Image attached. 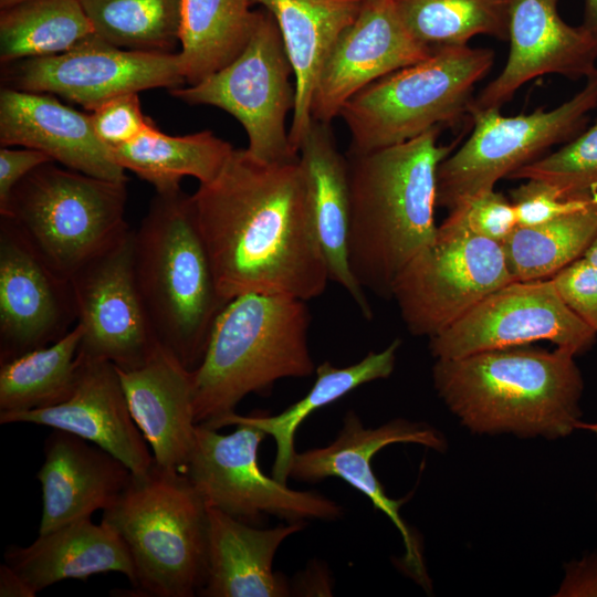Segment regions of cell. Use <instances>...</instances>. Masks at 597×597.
Masks as SVG:
<instances>
[{
  "label": "cell",
  "mask_w": 597,
  "mask_h": 597,
  "mask_svg": "<svg viewBox=\"0 0 597 597\" xmlns=\"http://www.w3.org/2000/svg\"><path fill=\"white\" fill-rule=\"evenodd\" d=\"M217 287L310 301L329 280L298 159L272 164L233 149L216 179L190 196Z\"/></svg>",
  "instance_id": "6da1fadb"
},
{
  "label": "cell",
  "mask_w": 597,
  "mask_h": 597,
  "mask_svg": "<svg viewBox=\"0 0 597 597\" xmlns=\"http://www.w3.org/2000/svg\"><path fill=\"white\" fill-rule=\"evenodd\" d=\"M441 128L347 157L348 263L357 283L383 298H391L398 274L436 238L437 171L454 148L439 143Z\"/></svg>",
  "instance_id": "7a4b0ae2"
},
{
  "label": "cell",
  "mask_w": 597,
  "mask_h": 597,
  "mask_svg": "<svg viewBox=\"0 0 597 597\" xmlns=\"http://www.w3.org/2000/svg\"><path fill=\"white\" fill-rule=\"evenodd\" d=\"M575 354L526 346L436 359L433 387L479 434L557 439L578 429L584 381Z\"/></svg>",
  "instance_id": "3957f363"
},
{
  "label": "cell",
  "mask_w": 597,
  "mask_h": 597,
  "mask_svg": "<svg viewBox=\"0 0 597 597\" xmlns=\"http://www.w3.org/2000/svg\"><path fill=\"white\" fill-rule=\"evenodd\" d=\"M306 301L248 293L229 301L211 328L205 355L191 370L196 423L232 412L250 394L283 378L315 373Z\"/></svg>",
  "instance_id": "277c9868"
},
{
  "label": "cell",
  "mask_w": 597,
  "mask_h": 597,
  "mask_svg": "<svg viewBox=\"0 0 597 597\" xmlns=\"http://www.w3.org/2000/svg\"><path fill=\"white\" fill-rule=\"evenodd\" d=\"M134 273L159 344L196 369L227 303L181 188L156 192L134 231Z\"/></svg>",
  "instance_id": "5b68a950"
},
{
  "label": "cell",
  "mask_w": 597,
  "mask_h": 597,
  "mask_svg": "<svg viewBox=\"0 0 597 597\" xmlns=\"http://www.w3.org/2000/svg\"><path fill=\"white\" fill-rule=\"evenodd\" d=\"M102 522L125 543L136 591L155 597H192L208 567V506L181 472L153 467L132 478L103 510Z\"/></svg>",
  "instance_id": "8992f818"
},
{
  "label": "cell",
  "mask_w": 597,
  "mask_h": 597,
  "mask_svg": "<svg viewBox=\"0 0 597 597\" xmlns=\"http://www.w3.org/2000/svg\"><path fill=\"white\" fill-rule=\"evenodd\" d=\"M493 62L490 49L448 46L373 82L339 112L350 137L348 155L398 145L457 122L469 112L474 85Z\"/></svg>",
  "instance_id": "52a82bcc"
},
{
  "label": "cell",
  "mask_w": 597,
  "mask_h": 597,
  "mask_svg": "<svg viewBox=\"0 0 597 597\" xmlns=\"http://www.w3.org/2000/svg\"><path fill=\"white\" fill-rule=\"evenodd\" d=\"M126 184L48 161L15 186L0 216L10 218L49 265L70 279L130 230Z\"/></svg>",
  "instance_id": "ba28073f"
},
{
  "label": "cell",
  "mask_w": 597,
  "mask_h": 597,
  "mask_svg": "<svg viewBox=\"0 0 597 597\" xmlns=\"http://www.w3.org/2000/svg\"><path fill=\"white\" fill-rule=\"evenodd\" d=\"M596 107L597 69L576 95L551 111L540 107L516 116L501 115L500 109L470 113L471 135L438 167L437 206L450 211L494 189L501 178L538 159L549 147L578 136Z\"/></svg>",
  "instance_id": "9c48e42d"
},
{
  "label": "cell",
  "mask_w": 597,
  "mask_h": 597,
  "mask_svg": "<svg viewBox=\"0 0 597 597\" xmlns=\"http://www.w3.org/2000/svg\"><path fill=\"white\" fill-rule=\"evenodd\" d=\"M293 67L272 15L259 11L253 33L231 63L202 81L170 90L190 105H209L232 115L248 135V150L274 164L298 159L286 118L295 106Z\"/></svg>",
  "instance_id": "30bf717a"
},
{
  "label": "cell",
  "mask_w": 597,
  "mask_h": 597,
  "mask_svg": "<svg viewBox=\"0 0 597 597\" xmlns=\"http://www.w3.org/2000/svg\"><path fill=\"white\" fill-rule=\"evenodd\" d=\"M512 281L501 244L446 219L398 274L391 298L407 329L430 338Z\"/></svg>",
  "instance_id": "8fae6325"
},
{
  "label": "cell",
  "mask_w": 597,
  "mask_h": 597,
  "mask_svg": "<svg viewBox=\"0 0 597 597\" xmlns=\"http://www.w3.org/2000/svg\"><path fill=\"white\" fill-rule=\"evenodd\" d=\"M222 434L197 425L195 442L185 474L208 507L252 524L265 515L286 522L335 521L343 506L313 491L290 489L262 472L258 451L266 433L250 425H238Z\"/></svg>",
  "instance_id": "7c38bea8"
},
{
  "label": "cell",
  "mask_w": 597,
  "mask_h": 597,
  "mask_svg": "<svg viewBox=\"0 0 597 597\" xmlns=\"http://www.w3.org/2000/svg\"><path fill=\"white\" fill-rule=\"evenodd\" d=\"M597 334L562 300L552 279L512 281L429 338L434 359L547 341L579 355Z\"/></svg>",
  "instance_id": "4fadbf2b"
},
{
  "label": "cell",
  "mask_w": 597,
  "mask_h": 597,
  "mask_svg": "<svg viewBox=\"0 0 597 597\" xmlns=\"http://www.w3.org/2000/svg\"><path fill=\"white\" fill-rule=\"evenodd\" d=\"M1 81L9 88L59 95L91 112L118 95L186 84L178 53L119 49L95 34L60 54L3 64Z\"/></svg>",
  "instance_id": "5bb4252c"
},
{
  "label": "cell",
  "mask_w": 597,
  "mask_h": 597,
  "mask_svg": "<svg viewBox=\"0 0 597 597\" xmlns=\"http://www.w3.org/2000/svg\"><path fill=\"white\" fill-rule=\"evenodd\" d=\"M82 338L77 355L136 368L160 345L134 273V231L90 260L71 277Z\"/></svg>",
  "instance_id": "9a60e30c"
},
{
  "label": "cell",
  "mask_w": 597,
  "mask_h": 597,
  "mask_svg": "<svg viewBox=\"0 0 597 597\" xmlns=\"http://www.w3.org/2000/svg\"><path fill=\"white\" fill-rule=\"evenodd\" d=\"M394 443H415L438 452L447 449L443 434L426 422L392 419L376 428H366L360 417L349 410L336 438L324 447L296 452L290 478L302 482H318L337 478L363 493L399 531L405 554L398 567L425 590H431V580L423 561L419 537L400 515L408 496L394 500L387 495L375 475L371 459L383 448Z\"/></svg>",
  "instance_id": "2e32d148"
},
{
  "label": "cell",
  "mask_w": 597,
  "mask_h": 597,
  "mask_svg": "<svg viewBox=\"0 0 597 597\" xmlns=\"http://www.w3.org/2000/svg\"><path fill=\"white\" fill-rule=\"evenodd\" d=\"M77 323L70 279L0 217V363L54 343Z\"/></svg>",
  "instance_id": "e0dca14e"
},
{
  "label": "cell",
  "mask_w": 597,
  "mask_h": 597,
  "mask_svg": "<svg viewBox=\"0 0 597 597\" xmlns=\"http://www.w3.org/2000/svg\"><path fill=\"white\" fill-rule=\"evenodd\" d=\"M432 52L407 29L394 0H364L358 15L322 65L312 98V118L332 124L356 93Z\"/></svg>",
  "instance_id": "ac0fdd59"
},
{
  "label": "cell",
  "mask_w": 597,
  "mask_h": 597,
  "mask_svg": "<svg viewBox=\"0 0 597 597\" xmlns=\"http://www.w3.org/2000/svg\"><path fill=\"white\" fill-rule=\"evenodd\" d=\"M558 0H512L510 53L502 72L472 98L469 114L500 109L526 82L546 74L587 78L597 67V38L561 18Z\"/></svg>",
  "instance_id": "d6986e66"
},
{
  "label": "cell",
  "mask_w": 597,
  "mask_h": 597,
  "mask_svg": "<svg viewBox=\"0 0 597 597\" xmlns=\"http://www.w3.org/2000/svg\"><path fill=\"white\" fill-rule=\"evenodd\" d=\"M76 380L62 402L22 412L0 413V423H33L85 439L140 474L154 464L147 441L135 423L116 366L77 355Z\"/></svg>",
  "instance_id": "ffe728a7"
},
{
  "label": "cell",
  "mask_w": 597,
  "mask_h": 597,
  "mask_svg": "<svg viewBox=\"0 0 597 597\" xmlns=\"http://www.w3.org/2000/svg\"><path fill=\"white\" fill-rule=\"evenodd\" d=\"M0 144L42 151L54 163L93 177L128 180L109 147L95 134L91 115L59 102L52 94L2 86Z\"/></svg>",
  "instance_id": "44dd1931"
},
{
  "label": "cell",
  "mask_w": 597,
  "mask_h": 597,
  "mask_svg": "<svg viewBox=\"0 0 597 597\" xmlns=\"http://www.w3.org/2000/svg\"><path fill=\"white\" fill-rule=\"evenodd\" d=\"M117 371L132 417L153 450L154 462L182 473L197 427L191 370L159 345L143 365Z\"/></svg>",
  "instance_id": "7402d4cb"
},
{
  "label": "cell",
  "mask_w": 597,
  "mask_h": 597,
  "mask_svg": "<svg viewBox=\"0 0 597 597\" xmlns=\"http://www.w3.org/2000/svg\"><path fill=\"white\" fill-rule=\"evenodd\" d=\"M132 474L101 447L54 429L45 440L44 462L36 474L43 502L39 534L105 510L124 491Z\"/></svg>",
  "instance_id": "603a6c76"
},
{
  "label": "cell",
  "mask_w": 597,
  "mask_h": 597,
  "mask_svg": "<svg viewBox=\"0 0 597 597\" xmlns=\"http://www.w3.org/2000/svg\"><path fill=\"white\" fill-rule=\"evenodd\" d=\"M317 240L329 280L353 298L362 315L370 320L371 306L348 263L349 227L348 159L337 148L331 124L313 119L298 147Z\"/></svg>",
  "instance_id": "cb8c5ba5"
},
{
  "label": "cell",
  "mask_w": 597,
  "mask_h": 597,
  "mask_svg": "<svg viewBox=\"0 0 597 597\" xmlns=\"http://www.w3.org/2000/svg\"><path fill=\"white\" fill-rule=\"evenodd\" d=\"M208 567L199 595L206 597H284L286 578L273 570L281 544L305 527L287 522L258 528L220 510L208 507Z\"/></svg>",
  "instance_id": "d4e9b609"
},
{
  "label": "cell",
  "mask_w": 597,
  "mask_h": 597,
  "mask_svg": "<svg viewBox=\"0 0 597 597\" xmlns=\"http://www.w3.org/2000/svg\"><path fill=\"white\" fill-rule=\"evenodd\" d=\"M276 22L294 72L295 106L289 127L293 149L306 135L320 71L342 32L356 19L364 0H252Z\"/></svg>",
  "instance_id": "484cf974"
},
{
  "label": "cell",
  "mask_w": 597,
  "mask_h": 597,
  "mask_svg": "<svg viewBox=\"0 0 597 597\" xmlns=\"http://www.w3.org/2000/svg\"><path fill=\"white\" fill-rule=\"evenodd\" d=\"M4 563L15 570L36 593L64 579H86L117 572L133 584L135 570L128 549L119 535L101 521L91 517L67 523L39 534L30 545L6 549Z\"/></svg>",
  "instance_id": "4316f807"
},
{
  "label": "cell",
  "mask_w": 597,
  "mask_h": 597,
  "mask_svg": "<svg viewBox=\"0 0 597 597\" xmlns=\"http://www.w3.org/2000/svg\"><path fill=\"white\" fill-rule=\"evenodd\" d=\"M400 345L401 341L395 338L383 350L370 352L347 367H336L329 362L322 363L315 369L316 379L307 394L277 415L242 416L232 412L201 425L217 430L227 426L250 425L271 436L276 447L272 476L286 484L296 453L294 439L302 422L314 411L337 401L356 388L388 378L395 369Z\"/></svg>",
  "instance_id": "83f0119b"
},
{
  "label": "cell",
  "mask_w": 597,
  "mask_h": 597,
  "mask_svg": "<svg viewBox=\"0 0 597 597\" xmlns=\"http://www.w3.org/2000/svg\"><path fill=\"white\" fill-rule=\"evenodd\" d=\"M109 149L125 170L150 184L156 192H166L179 189L187 176L199 185L212 181L234 148L210 130L172 136L153 123L134 140Z\"/></svg>",
  "instance_id": "f1b7e54d"
},
{
  "label": "cell",
  "mask_w": 597,
  "mask_h": 597,
  "mask_svg": "<svg viewBox=\"0 0 597 597\" xmlns=\"http://www.w3.org/2000/svg\"><path fill=\"white\" fill-rule=\"evenodd\" d=\"M252 0H184L178 53L186 84L231 63L247 46L259 11Z\"/></svg>",
  "instance_id": "f546056e"
},
{
  "label": "cell",
  "mask_w": 597,
  "mask_h": 597,
  "mask_svg": "<svg viewBox=\"0 0 597 597\" xmlns=\"http://www.w3.org/2000/svg\"><path fill=\"white\" fill-rule=\"evenodd\" d=\"M94 34L78 0H21L0 9V61L60 54Z\"/></svg>",
  "instance_id": "4dcf8cb0"
},
{
  "label": "cell",
  "mask_w": 597,
  "mask_h": 597,
  "mask_svg": "<svg viewBox=\"0 0 597 597\" xmlns=\"http://www.w3.org/2000/svg\"><path fill=\"white\" fill-rule=\"evenodd\" d=\"M82 327L46 346L0 363V413L22 412L64 401L77 374Z\"/></svg>",
  "instance_id": "1f68e13d"
},
{
  "label": "cell",
  "mask_w": 597,
  "mask_h": 597,
  "mask_svg": "<svg viewBox=\"0 0 597 597\" xmlns=\"http://www.w3.org/2000/svg\"><path fill=\"white\" fill-rule=\"evenodd\" d=\"M597 234V199L535 226H517L502 244L516 281L551 279L584 255Z\"/></svg>",
  "instance_id": "d6a6232c"
},
{
  "label": "cell",
  "mask_w": 597,
  "mask_h": 597,
  "mask_svg": "<svg viewBox=\"0 0 597 597\" xmlns=\"http://www.w3.org/2000/svg\"><path fill=\"white\" fill-rule=\"evenodd\" d=\"M410 33L431 51L483 34L509 39L512 0H394Z\"/></svg>",
  "instance_id": "836d02e7"
},
{
  "label": "cell",
  "mask_w": 597,
  "mask_h": 597,
  "mask_svg": "<svg viewBox=\"0 0 597 597\" xmlns=\"http://www.w3.org/2000/svg\"><path fill=\"white\" fill-rule=\"evenodd\" d=\"M94 33L125 50L174 53L184 0H78Z\"/></svg>",
  "instance_id": "e575fe53"
},
{
  "label": "cell",
  "mask_w": 597,
  "mask_h": 597,
  "mask_svg": "<svg viewBox=\"0 0 597 597\" xmlns=\"http://www.w3.org/2000/svg\"><path fill=\"white\" fill-rule=\"evenodd\" d=\"M507 178L546 182L565 198L596 195L597 117L564 147L521 167Z\"/></svg>",
  "instance_id": "d590c367"
},
{
  "label": "cell",
  "mask_w": 597,
  "mask_h": 597,
  "mask_svg": "<svg viewBox=\"0 0 597 597\" xmlns=\"http://www.w3.org/2000/svg\"><path fill=\"white\" fill-rule=\"evenodd\" d=\"M446 219L501 245L517 227L513 203L494 189L460 202Z\"/></svg>",
  "instance_id": "8d00e7d4"
},
{
  "label": "cell",
  "mask_w": 597,
  "mask_h": 597,
  "mask_svg": "<svg viewBox=\"0 0 597 597\" xmlns=\"http://www.w3.org/2000/svg\"><path fill=\"white\" fill-rule=\"evenodd\" d=\"M597 199L593 196L565 198L551 185L527 179L510 191V200L514 206L517 226H535L562 214L578 210Z\"/></svg>",
  "instance_id": "74e56055"
},
{
  "label": "cell",
  "mask_w": 597,
  "mask_h": 597,
  "mask_svg": "<svg viewBox=\"0 0 597 597\" xmlns=\"http://www.w3.org/2000/svg\"><path fill=\"white\" fill-rule=\"evenodd\" d=\"M90 115L95 134L109 148L134 140L154 123L143 114L138 93L113 97Z\"/></svg>",
  "instance_id": "f35d334b"
},
{
  "label": "cell",
  "mask_w": 597,
  "mask_h": 597,
  "mask_svg": "<svg viewBox=\"0 0 597 597\" xmlns=\"http://www.w3.org/2000/svg\"><path fill=\"white\" fill-rule=\"evenodd\" d=\"M551 279L566 305L597 334V265L582 256Z\"/></svg>",
  "instance_id": "ab89813d"
},
{
  "label": "cell",
  "mask_w": 597,
  "mask_h": 597,
  "mask_svg": "<svg viewBox=\"0 0 597 597\" xmlns=\"http://www.w3.org/2000/svg\"><path fill=\"white\" fill-rule=\"evenodd\" d=\"M48 161L53 160L35 149L0 148V213L7 209L15 186L32 170Z\"/></svg>",
  "instance_id": "60d3db41"
},
{
  "label": "cell",
  "mask_w": 597,
  "mask_h": 597,
  "mask_svg": "<svg viewBox=\"0 0 597 597\" xmlns=\"http://www.w3.org/2000/svg\"><path fill=\"white\" fill-rule=\"evenodd\" d=\"M332 586V578L326 567L314 562L313 565H308L303 573L296 576L295 582L291 586V593L302 596H331L333 591Z\"/></svg>",
  "instance_id": "b9f144b4"
},
{
  "label": "cell",
  "mask_w": 597,
  "mask_h": 597,
  "mask_svg": "<svg viewBox=\"0 0 597 597\" xmlns=\"http://www.w3.org/2000/svg\"><path fill=\"white\" fill-rule=\"evenodd\" d=\"M0 596L33 597L35 594L22 577L4 563L0 566Z\"/></svg>",
  "instance_id": "7bdbcfd3"
},
{
  "label": "cell",
  "mask_w": 597,
  "mask_h": 597,
  "mask_svg": "<svg viewBox=\"0 0 597 597\" xmlns=\"http://www.w3.org/2000/svg\"><path fill=\"white\" fill-rule=\"evenodd\" d=\"M582 25L597 38V0H585Z\"/></svg>",
  "instance_id": "ee69618b"
},
{
  "label": "cell",
  "mask_w": 597,
  "mask_h": 597,
  "mask_svg": "<svg viewBox=\"0 0 597 597\" xmlns=\"http://www.w3.org/2000/svg\"><path fill=\"white\" fill-rule=\"evenodd\" d=\"M583 258L597 265V234L584 253Z\"/></svg>",
  "instance_id": "f6af8a7d"
},
{
  "label": "cell",
  "mask_w": 597,
  "mask_h": 597,
  "mask_svg": "<svg viewBox=\"0 0 597 597\" xmlns=\"http://www.w3.org/2000/svg\"><path fill=\"white\" fill-rule=\"evenodd\" d=\"M577 428L578 429H587V430H590V431H593L594 433L597 434V422H595V423L579 422Z\"/></svg>",
  "instance_id": "bcb514c9"
},
{
  "label": "cell",
  "mask_w": 597,
  "mask_h": 597,
  "mask_svg": "<svg viewBox=\"0 0 597 597\" xmlns=\"http://www.w3.org/2000/svg\"><path fill=\"white\" fill-rule=\"evenodd\" d=\"M21 0H0V9L12 6Z\"/></svg>",
  "instance_id": "7dc6e473"
}]
</instances>
